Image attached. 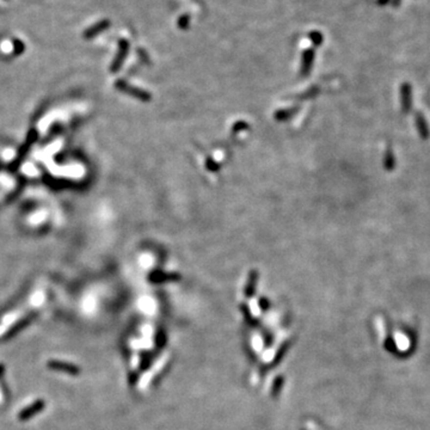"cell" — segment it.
I'll return each mask as SVG.
<instances>
[{
  "mask_svg": "<svg viewBox=\"0 0 430 430\" xmlns=\"http://www.w3.org/2000/svg\"><path fill=\"white\" fill-rule=\"evenodd\" d=\"M45 400L43 399L35 400L32 404L28 405V407H25L24 409H22L20 411V413H18V416H17L18 420H20L21 422L29 421L30 418L35 417V416L39 415V413H41L42 411L45 410Z\"/></svg>",
  "mask_w": 430,
  "mask_h": 430,
  "instance_id": "cell-2",
  "label": "cell"
},
{
  "mask_svg": "<svg viewBox=\"0 0 430 430\" xmlns=\"http://www.w3.org/2000/svg\"><path fill=\"white\" fill-rule=\"evenodd\" d=\"M313 61H315V49H307L302 53V59H301V68H300V74L302 77H306L308 73L311 72L312 68Z\"/></svg>",
  "mask_w": 430,
  "mask_h": 430,
  "instance_id": "cell-6",
  "label": "cell"
},
{
  "mask_svg": "<svg viewBox=\"0 0 430 430\" xmlns=\"http://www.w3.org/2000/svg\"><path fill=\"white\" fill-rule=\"evenodd\" d=\"M109 26H110V21L103 20L101 22H98V23L93 24L92 26H90L88 30L84 32V37H85V39H92V37L97 36V35H99L101 32L107 30Z\"/></svg>",
  "mask_w": 430,
  "mask_h": 430,
  "instance_id": "cell-7",
  "label": "cell"
},
{
  "mask_svg": "<svg viewBox=\"0 0 430 430\" xmlns=\"http://www.w3.org/2000/svg\"><path fill=\"white\" fill-rule=\"evenodd\" d=\"M205 167H207V170H209L210 172H216L220 170V165L215 163L212 158H207V160H205Z\"/></svg>",
  "mask_w": 430,
  "mask_h": 430,
  "instance_id": "cell-11",
  "label": "cell"
},
{
  "mask_svg": "<svg viewBox=\"0 0 430 430\" xmlns=\"http://www.w3.org/2000/svg\"><path fill=\"white\" fill-rule=\"evenodd\" d=\"M196 1H197V2H200V4H201V1H200V0H196Z\"/></svg>",
  "mask_w": 430,
  "mask_h": 430,
  "instance_id": "cell-14",
  "label": "cell"
},
{
  "mask_svg": "<svg viewBox=\"0 0 430 430\" xmlns=\"http://www.w3.org/2000/svg\"><path fill=\"white\" fill-rule=\"evenodd\" d=\"M297 110H299V108H291V109L278 110V112L275 113L274 117L276 121L282 122V121H286V120H288V118H291L292 116H293L294 113L297 112Z\"/></svg>",
  "mask_w": 430,
  "mask_h": 430,
  "instance_id": "cell-8",
  "label": "cell"
},
{
  "mask_svg": "<svg viewBox=\"0 0 430 430\" xmlns=\"http://www.w3.org/2000/svg\"><path fill=\"white\" fill-rule=\"evenodd\" d=\"M310 40L315 45H319L321 43V41H323V36L320 35V32L313 31L310 34Z\"/></svg>",
  "mask_w": 430,
  "mask_h": 430,
  "instance_id": "cell-12",
  "label": "cell"
},
{
  "mask_svg": "<svg viewBox=\"0 0 430 430\" xmlns=\"http://www.w3.org/2000/svg\"><path fill=\"white\" fill-rule=\"evenodd\" d=\"M47 367L51 370L66 373V374L73 375V377H77V375L80 374V368L77 364H73L71 362L61 361V360H49L47 362Z\"/></svg>",
  "mask_w": 430,
  "mask_h": 430,
  "instance_id": "cell-1",
  "label": "cell"
},
{
  "mask_svg": "<svg viewBox=\"0 0 430 430\" xmlns=\"http://www.w3.org/2000/svg\"><path fill=\"white\" fill-rule=\"evenodd\" d=\"M128 51H129V42L127 41V40H121L120 43H118L117 54H116L115 60H113L112 65L113 72H117L118 69L121 68L124 60H126L127 55H128Z\"/></svg>",
  "mask_w": 430,
  "mask_h": 430,
  "instance_id": "cell-5",
  "label": "cell"
},
{
  "mask_svg": "<svg viewBox=\"0 0 430 430\" xmlns=\"http://www.w3.org/2000/svg\"><path fill=\"white\" fill-rule=\"evenodd\" d=\"M246 129H249V124L246 122H237L233 126L234 133H237V132H240V131H246Z\"/></svg>",
  "mask_w": 430,
  "mask_h": 430,
  "instance_id": "cell-13",
  "label": "cell"
},
{
  "mask_svg": "<svg viewBox=\"0 0 430 430\" xmlns=\"http://www.w3.org/2000/svg\"><path fill=\"white\" fill-rule=\"evenodd\" d=\"M117 88L120 89V90L124 91V92L132 94V96L135 97V98L140 99V101L142 102H150L151 99H152V96H151L150 92H147V91L145 90H141V89L134 88V86L129 85V84L124 82H118Z\"/></svg>",
  "mask_w": 430,
  "mask_h": 430,
  "instance_id": "cell-4",
  "label": "cell"
},
{
  "mask_svg": "<svg viewBox=\"0 0 430 430\" xmlns=\"http://www.w3.org/2000/svg\"><path fill=\"white\" fill-rule=\"evenodd\" d=\"M177 25L178 28L182 29V30H186V29L189 28V25H190V16L189 15L181 16V17L178 18Z\"/></svg>",
  "mask_w": 430,
  "mask_h": 430,
  "instance_id": "cell-10",
  "label": "cell"
},
{
  "mask_svg": "<svg viewBox=\"0 0 430 430\" xmlns=\"http://www.w3.org/2000/svg\"><path fill=\"white\" fill-rule=\"evenodd\" d=\"M257 277H258V274H257V272H255V270H252V272H250V275H249V282H248V287H246V294H248L249 296L253 293Z\"/></svg>",
  "mask_w": 430,
  "mask_h": 430,
  "instance_id": "cell-9",
  "label": "cell"
},
{
  "mask_svg": "<svg viewBox=\"0 0 430 430\" xmlns=\"http://www.w3.org/2000/svg\"><path fill=\"white\" fill-rule=\"evenodd\" d=\"M35 318H36V313H30V315L25 316L24 318L20 319L17 323L13 324V325L7 330L6 334L4 335V339H12L13 337H16L20 332L23 331L24 329L28 328L32 321L35 320Z\"/></svg>",
  "mask_w": 430,
  "mask_h": 430,
  "instance_id": "cell-3",
  "label": "cell"
}]
</instances>
